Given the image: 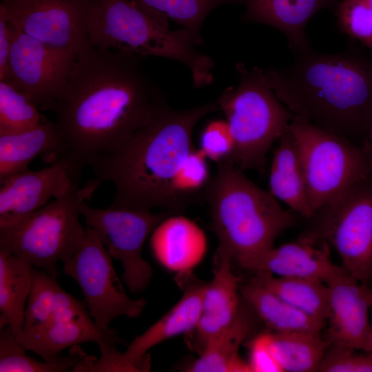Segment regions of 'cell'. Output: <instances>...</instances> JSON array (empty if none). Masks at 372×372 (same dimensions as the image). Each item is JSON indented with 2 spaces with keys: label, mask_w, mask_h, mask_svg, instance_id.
Segmentation results:
<instances>
[{
  "label": "cell",
  "mask_w": 372,
  "mask_h": 372,
  "mask_svg": "<svg viewBox=\"0 0 372 372\" xmlns=\"http://www.w3.org/2000/svg\"><path fill=\"white\" fill-rule=\"evenodd\" d=\"M242 299L273 333H321L326 323L295 308L251 279L239 285Z\"/></svg>",
  "instance_id": "24"
},
{
  "label": "cell",
  "mask_w": 372,
  "mask_h": 372,
  "mask_svg": "<svg viewBox=\"0 0 372 372\" xmlns=\"http://www.w3.org/2000/svg\"><path fill=\"white\" fill-rule=\"evenodd\" d=\"M372 143V142H371Z\"/></svg>",
  "instance_id": "43"
},
{
  "label": "cell",
  "mask_w": 372,
  "mask_h": 372,
  "mask_svg": "<svg viewBox=\"0 0 372 372\" xmlns=\"http://www.w3.org/2000/svg\"><path fill=\"white\" fill-rule=\"evenodd\" d=\"M174 280L183 291L181 298L154 324L136 337L123 353L124 360L136 371H149L147 351L150 349L170 338L192 331L198 322L207 282L199 279L192 271L178 273Z\"/></svg>",
  "instance_id": "16"
},
{
  "label": "cell",
  "mask_w": 372,
  "mask_h": 372,
  "mask_svg": "<svg viewBox=\"0 0 372 372\" xmlns=\"http://www.w3.org/2000/svg\"><path fill=\"white\" fill-rule=\"evenodd\" d=\"M219 110L216 101L185 110L166 101L150 121L115 150L90 167L88 183L97 188L112 183L111 205L176 214L187 207L180 192V173L192 152L193 132L205 116Z\"/></svg>",
  "instance_id": "2"
},
{
  "label": "cell",
  "mask_w": 372,
  "mask_h": 372,
  "mask_svg": "<svg viewBox=\"0 0 372 372\" xmlns=\"http://www.w3.org/2000/svg\"><path fill=\"white\" fill-rule=\"evenodd\" d=\"M335 13L340 30L372 50V0H341Z\"/></svg>",
  "instance_id": "33"
},
{
  "label": "cell",
  "mask_w": 372,
  "mask_h": 372,
  "mask_svg": "<svg viewBox=\"0 0 372 372\" xmlns=\"http://www.w3.org/2000/svg\"><path fill=\"white\" fill-rule=\"evenodd\" d=\"M79 212L110 256L121 262L122 279L129 291L134 294L145 291L151 282L153 269L142 257L144 243L158 224L173 213L112 205L99 209L85 201L80 204Z\"/></svg>",
  "instance_id": "10"
},
{
  "label": "cell",
  "mask_w": 372,
  "mask_h": 372,
  "mask_svg": "<svg viewBox=\"0 0 372 372\" xmlns=\"http://www.w3.org/2000/svg\"><path fill=\"white\" fill-rule=\"evenodd\" d=\"M86 28L92 47L176 61L188 68L196 88L214 80L213 59L197 50L186 30L160 25L130 0H87Z\"/></svg>",
  "instance_id": "5"
},
{
  "label": "cell",
  "mask_w": 372,
  "mask_h": 372,
  "mask_svg": "<svg viewBox=\"0 0 372 372\" xmlns=\"http://www.w3.org/2000/svg\"><path fill=\"white\" fill-rule=\"evenodd\" d=\"M32 267L23 259L0 250V327L8 325L15 337L23 326Z\"/></svg>",
  "instance_id": "26"
},
{
  "label": "cell",
  "mask_w": 372,
  "mask_h": 372,
  "mask_svg": "<svg viewBox=\"0 0 372 372\" xmlns=\"http://www.w3.org/2000/svg\"><path fill=\"white\" fill-rule=\"evenodd\" d=\"M330 344L323 357L321 372H372V352Z\"/></svg>",
  "instance_id": "35"
},
{
  "label": "cell",
  "mask_w": 372,
  "mask_h": 372,
  "mask_svg": "<svg viewBox=\"0 0 372 372\" xmlns=\"http://www.w3.org/2000/svg\"><path fill=\"white\" fill-rule=\"evenodd\" d=\"M111 258L97 233L86 226L79 249L63 267L65 274L79 285L96 326L106 333L112 331L109 328L112 320L121 316L137 318L147 304L144 298L127 296Z\"/></svg>",
  "instance_id": "11"
},
{
  "label": "cell",
  "mask_w": 372,
  "mask_h": 372,
  "mask_svg": "<svg viewBox=\"0 0 372 372\" xmlns=\"http://www.w3.org/2000/svg\"><path fill=\"white\" fill-rule=\"evenodd\" d=\"M269 183L270 193L291 210L307 220L313 216L298 145L289 127L273 152Z\"/></svg>",
  "instance_id": "22"
},
{
  "label": "cell",
  "mask_w": 372,
  "mask_h": 372,
  "mask_svg": "<svg viewBox=\"0 0 372 372\" xmlns=\"http://www.w3.org/2000/svg\"><path fill=\"white\" fill-rule=\"evenodd\" d=\"M143 56L85 46L50 110L61 156L82 169L115 150L167 101L147 74Z\"/></svg>",
  "instance_id": "1"
},
{
  "label": "cell",
  "mask_w": 372,
  "mask_h": 372,
  "mask_svg": "<svg viewBox=\"0 0 372 372\" xmlns=\"http://www.w3.org/2000/svg\"><path fill=\"white\" fill-rule=\"evenodd\" d=\"M96 189L87 183L21 220L0 227V250L56 278L57 262L69 260L82 244L85 227L79 220V205Z\"/></svg>",
  "instance_id": "7"
},
{
  "label": "cell",
  "mask_w": 372,
  "mask_h": 372,
  "mask_svg": "<svg viewBox=\"0 0 372 372\" xmlns=\"http://www.w3.org/2000/svg\"><path fill=\"white\" fill-rule=\"evenodd\" d=\"M270 349L282 372H315L331 342L321 333L269 331Z\"/></svg>",
  "instance_id": "28"
},
{
  "label": "cell",
  "mask_w": 372,
  "mask_h": 372,
  "mask_svg": "<svg viewBox=\"0 0 372 372\" xmlns=\"http://www.w3.org/2000/svg\"><path fill=\"white\" fill-rule=\"evenodd\" d=\"M236 70L238 86L227 87L216 100L234 141L230 161L243 171L262 172L267 154L293 114L276 96L265 70L238 63Z\"/></svg>",
  "instance_id": "6"
},
{
  "label": "cell",
  "mask_w": 372,
  "mask_h": 372,
  "mask_svg": "<svg viewBox=\"0 0 372 372\" xmlns=\"http://www.w3.org/2000/svg\"><path fill=\"white\" fill-rule=\"evenodd\" d=\"M82 169L61 156L48 167L0 180V227L12 225L52 200L79 187Z\"/></svg>",
  "instance_id": "14"
},
{
  "label": "cell",
  "mask_w": 372,
  "mask_h": 372,
  "mask_svg": "<svg viewBox=\"0 0 372 372\" xmlns=\"http://www.w3.org/2000/svg\"><path fill=\"white\" fill-rule=\"evenodd\" d=\"M369 140L372 142V130H371V133H370Z\"/></svg>",
  "instance_id": "42"
},
{
  "label": "cell",
  "mask_w": 372,
  "mask_h": 372,
  "mask_svg": "<svg viewBox=\"0 0 372 372\" xmlns=\"http://www.w3.org/2000/svg\"><path fill=\"white\" fill-rule=\"evenodd\" d=\"M252 279L295 308L326 323L329 307L326 283L309 278L278 277L262 271H256Z\"/></svg>",
  "instance_id": "29"
},
{
  "label": "cell",
  "mask_w": 372,
  "mask_h": 372,
  "mask_svg": "<svg viewBox=\"0 0 372 372\" xmlns=\"http://www.w3.org/2000/svg\"><path fill=\"white\" fill-rule=\"evenodd\" d=\"M101 358L87 355L82 351L80 360L72 371H136L135 369L123 359V353L117 351L114 344H99Z\"/></svg>",
  "instance_id": "36"
},
{
  "label": "cell",
  "mask_w": 372,
  "mask_h": 372,
  "mask_svg": "<svg viewBox=\"0 0 372 372\" xmlns=\"http://www.w3.org/2000/svg\"><path fill=\"white\" fill-rule=\"evenodd\" d=\"M26 350L31 351L52 364L65 362L70 356L61 353L68 347L84 342L123 344L116 332L100 331L92 318L71 321H50L42 328L16 337Z\"/></svg>",
  "instance_id": "21"
},
{
  "label": "cell",
  "mask_w": 372,
  "mask_h": 372,
  "mask_svg": "<svg viewBox=\"0 0 372 372\" xmlns=\"http://www.w3.org/2000/svg\"><path fill=\"white\" fill-rule=\"evenodd\" d=\"M326 320L327 336L331 344L372 352L369 311L372 289L347 271L331 280Z\"/></svg>",
  "instance_id": "15"
},
{
  "label": "cell",
  "mask_w": 372,
  "mask_h": 372,
  "mask_svg": "<svg viewBox=\"0 0 372 372\" xmlns=\"http://www.w3.org/2000/svg\"><path fill=\"white\" fill-rule=\"evenodd\" d=\"M92 318L85 301L79 300L61 286L56 293L50 321H71Z\"/></svg>",
  "instance_id": "37"
},
{
  "label": "cell",
  "mask_w": 372,
  "mask_h": 372,
  "mask_svg": "<svg viewBox=\"0 0 372 372\" xmlns=\"http://www.w3.org/2000/svg\"><path fill=\"white\" fill-rule=\"evenodd\" d=\"M17 28L0 14V80L6 73L8 59Z\"/></svg>",
  "instance_id": "39"
},
{
  "label": "cell",
  "mask_w": 372,
  "mask_h": 372,
  "mask_svg": "<svg viewBox=\"0 0 372 372\" xmlns=\"http://www.w3.org/2000/svg\"><path fill=\"white\" fill-rule=\"evenodd\" d=\"M160 25L169 28L171 20L191 35L195 45L204 43L201 30L209 14L227 4H242V0H130Z\"/></svg>",
  "instance_id": "27"
},
{
  "label": "cell",
  "mask_w": 372,
  "mask_h": 372,
  "mask_svg": "<svg viewBox=\"0 0 372 372\" xmlns=\"http://www.w3.org/2000/svg\"><path fill=\"white\" fill-rule=\"evenodd\" d=\"M62 142L54 122L45 121L28 130L0 135V180L28 169L44 154L61 156Z\"/></svg>",
  "instance_id": "25"
},
{
  "label": "cell",
  "mask_w": 372,
  "mask_h": 372,
  "mask_svg": "<svg viewBox=\"0 0 372 372\" xmlns=\"http://www.w3.org/2000/svg\"><path fill=\"white\" fill-rule=\"evenodd\" d=\"M255 316L251 309L242 300L236 317L229 326L207 342L198 358L186 371L251 372L248 361L239 355V349L254 331Z\"/></svg>",
  "instance_id": "23"
},
{
  "label": "cell",
  "mask_w": 372,
  "mask_h": 372,
  "mask_svg": "<svg viewBox=\"0 0 372 372\" xmlns=\"http://www.w3.org/2000/svg\"><path fill=\"white\" fill-rule=\"evenodd\" d=\"M204 198L217 250L240 267L273 247L278 236L296 221V213L283 209L270 192L254 184L230 160L218 163Z\"/></svg>",
  "instance_id": "4"
},
{
  "label": "cell",
  "mask_w": 372,
  "mask_h": 372,
  "mask_svg": "<svg viewBox=\"0 0 372 372\" xmlns=\"http://www.w3.org/2000/svg\"><path fill=\"white\" fill-rule=\"evenodd\" d=\"M75 59L17 28L1 80L25 94L39 109L50 110L66 87Z\"/></svg>",
  "instance_id": "13"
},
{
  "label": "cell",
  "mask_w": 372,
  "mask_h": 372,
  "mask_svg": "<svg viewBox=\"0 0 372 372\" xmlns=\"http://www.w3.org/2000/svg\"><path fill=\"white\" fill-rule=\"evenodd\" d=\"M234 147V138L225 120H214L205 126L199 150L207 158L218 163L230 160Z\"/></svg>",
  "instance_id": "34"
},
{
  "label": "cell",
  "mask_w": 372,
  "mask_h": 372,
  "mask_svg": "<svg viewBox=\"0 0 372 372\" xmlns=\"http://www.w3.org/2000/svg\"><path fill=\"white\" fill-rule=\"evenodd\" d=\"M302 234L297 240L273 247L240 267L254 272L267 271L275 276L309 278L328 283L346 270L330 259L328 244Z\"/></svg>",
  "instance_id": "17"
},
{
  "label": "cell",
  "mask_w": 372,
  "mask_h": 372,
  "mask_svg": "<svg viewBox=\"0 0 372 372\" xmlns=\"http://www.w3.org/2000/svg\"><path fill=\"white\" fill-rule=\"evenodd\" d=\"M269 332L254 337L249 343V360L251 372H282L270 349Z\"/></svg>",
  "instance_id": "38"
},
{
  "label": "cell",
  "mask_w": 372,
  "mask_h": 372,
  "mask_svg": "<svg viewBox=\"0 0 372 372\" xmlns=\"http://www.w3.org/2000/svg\"><path fill=\"white\" fill-rule=\"evenodd\" d=\"M294 52L291 64L265 70L276 96L293 115L363 147L372 130V52L355 45Z\"/></svg>",
  "instance_id": "3"
},
{
  "label": "cell",
  "mask_w": 372,
  "mask_h": 372,
  "mask_svg": "<svg viewBox=\"0 0 372 372\" xmlns=\"http://www.w3.org/2000/svg\"><path fill=\"white\" fill-rule=\"evenodd\" d=\"M45 121L30 98L0 80V135L24 132Z\"/></svg>",
  "instance_id": "31"
},
{
  "label": "cell",
  "mask_w": 372,
  "mask_h": 372,
  "mask_svg": "<svg viewBox=\"0 0 372 372\" xmlns=\"http://www.w3.org/2000/svg\"><path fill=\"white\" fill-rule=\"evenodd\" d=\"M304 234L336 251L342 267L359 282L372 280V182L367 176L309 219Z\"/></svg>",
  "instance_id": "9"
},
{
  "label": "cell",
  "mask_w": 372,
  "mask_h": 372,
  "mask_svg": "<svg viewBox=\"0 0 372 372\" xmlns=\"http://www.w3.org/2000/svg\"><path fill=\"white\" fill-rule=\"evenodd\" d=\"M232 265L227 254L216 250L214 277L207 282L198 322L190 331L189 347L198 355L207 342L229 326L239 311L242 302L240 280Z\"/></svg>",
  "instance_id": "18"
},
{
  "label": "cell",
  "mask_w": 372,
  "mask_h": 372,
  "mask_svg": "<svg viewBox=\"0 0 372 372\" xmlns=\"http://www.w3.org/2000/svg\"><path fill=\"white\" fill-rule=\"evenodd\" d=\"M288 127L298 145L314 214L367 176L369 160L363 147L296 115Z\"/></svg>",
  "instance_id": "8"
},
{
  "label": "cell",
  "mask_w": 372,
  "mask_h": 372,
  "mask_svg": "<svg viewBox=\"0 0 372 372\" xmlns=\"http://www.w3.org/2000/svg\"><path fill=\"white\" fill-rule=\"evenodd\" d=\"M87 0H0L2 14L22 32L76 57L88 43Z\"/></svg>",
  "instance_id": "12"
},
{
  "label": "cell",
  "mask_w": 372,
  "mask_h": 372,
  "mask_svg": "<svg viewBox=\"0 0 372 372\" xmlns=\"http://www.w3.org/2000/svg\"><path fill=\"white\" fill-rule=\"evenodd\" d=\"M367 152L369 160V172L367 174V177L372 182V143L369 140L363 146Z\"/></svg>",
  "instance_id": "40"
},
{
  "label": "cell",
  "mask_w": 372,
  "mask_h": 372,
  "mask_svg": "<svg viewBox=\"0 0 372 372\" xmlns=\"http://www.w3.org/2000/svg\"><path fill=\"white\" fill-rule=\"evenodd\" d=\"M150 247L163 267L178 274L192 271L202 261L207 240L196 223L178 214H172L152 231Z\"/></svg>",
  "instance_id": "19"
},
{
  "label": "cell",
  "mask_w": 372,
  "mask_h": 372,
  "mask_svg": "<svg viewBox=\"0 0 372 372\" xmlns=\"http://www.w3.org/2000/svg\"><path fill=\"white\" fill-rule=\"evenodd\" d=\"M371 335H372V305H371Z\"/></svg>",
  "instance_id": "41"
},
{
  "label": "cell",
  "mask_w": 372,
  "mask_h": 372,
  "mask_svg": "<svg viewBox=\"0 0 372 372\" xmlns=\"http://www.w3.org/2000/svg\"><path fill=\"white\" fill-rule=\"evenodd\" d=\"M25 349L6 325L0 327V372H62L72 370L79 362L82 350L72 347L70 358L64 362H41L28 355Z\"/></svg>",
  "instance_id": "30"
},
{
  "label": "cell",
  "mask_w": 372,
  "mask_h": 372,
  "mask_svg": "<svg viewBox=\"0 0 372 372\" xmlns=\"http://www.w3.org/2000/svg\"><path fill=\"white\" fill-rule=\"evenodd\" d=\"M244 23L276 28L286 36L294 52L310 47L305 28L311 17L324 8H335L337 0H242Z\"/></svg>",
  "instance_id": "20"
},
{
  "label": "cell",
  "mask_w": 372,
  "mask_h": 372,
  "mask_svg": "<svg viewBox=\"0 0 372 372\" xmlns=\"http://www.w3.org/2000/svg\"><path fill=\"white\" fill-rule=\"evenodd\" d=\"M32 278L20 333L39 329L50 320L54 300L60 287L56 278L45 271L32 267Z\"/></svg>",
  "instance_id": "32"
}]
</instances>
